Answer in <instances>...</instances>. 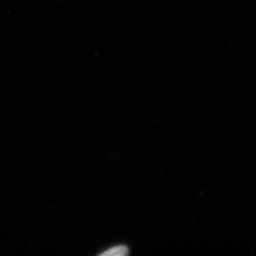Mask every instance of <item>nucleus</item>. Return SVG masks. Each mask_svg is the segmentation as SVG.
Returning <instances> with one entry per match:
<instances>
[{"mask_svg":"<svg viewBox=\"0 0 256 256\" xmlns=\"http://www.w3.org/2000/svg\"><path fill=\"white\" fill-rule=\"evenodd\" d=\"M129 254V249L127 246L124 245L116 246L112 247L105 252H102L100 256H126Z\"/></svg>","mask_w":256,"mask_h":256,"instance_id":"nucleus-1","label":"nucleus"}]
</instances>
